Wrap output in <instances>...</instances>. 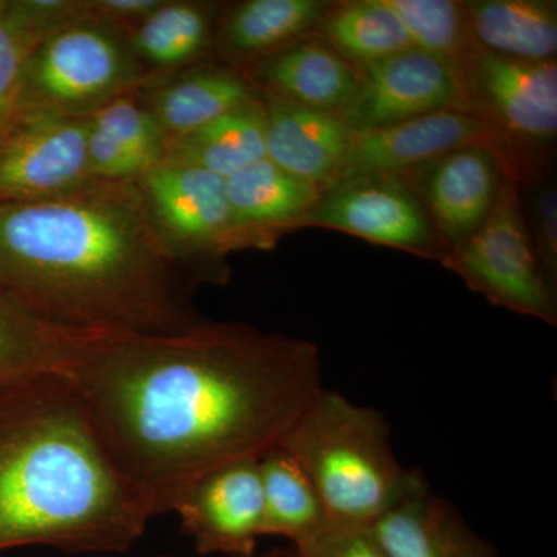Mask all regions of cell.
<instances>
[{"label": "cell", "mask_w": 557, "mask_h": 557, "mask_svg": "<svg viewBox=\"0 0 557 557\" xmlns=\"http://www.w3.org/2000/svg\"><path fill=\"white\" fill-rule=\"evenodd\" d=\"M159 79L135 57L124 33L97 22H79L47 36L32 51L14 112L87 116Z\"/></svg>", "instance_id": "cell-5"}, {"label": "cell", "mask_w": 557, "mask_h": 557, "mask_svg": "<svg viewBox=\"0 0 557 557\" xmlns=\"http://www.w3.org/2000/svg\"><path fill=\"white\" fill-rule=\"evenodd\" d=\"M370 528L391 557H497L418 469L408 490Z\"/></svg>", "instance_id": "cell-14"}, {"label": "cell", "mask_w": 557, "mask_h": 557, "mask_svg": "<svg viewBox=\"0 0 557 557\" xmlns=\"http://www.w3.org/2000/svg\"><path fill=\"white\" fill-rule=\"evenodd\" d=\"M166 247L201 282L225 278L219 260L234 247L226 178L161 161L135 180Z\"/></svg>", "instance_id": "cell-7"}, {"label": "cell", "mask_w": 557, "mask_h": 557, "mask_svg": "<svg viewBox=\"0 0 557 557\" xmlns=\"http://www.w3.org/2000/svg\"><path fill=\"white\" fill-rule=\"evenodd\" d=\"M386 2L405 25L413 47L445 62L456 73L469 100L468 73L478 53L479 44L469 32L465 5L449 0Z\"/></svg>", "instance_id": "cell-27"}, {"label": "cell", "mask_w": 557, "mask_h": 557, "mask_svg": "<svg viewBox=\"0 0 557 557\" xmlns=\"http://www.w3.org/2000/svg\"><path fill=\"white\" fill-rule=\"evenodd\" d=\"M366 67L354 97L336 113L354 132L383 129L442 110L475 115L456 73L417 47Z\"/></svg>", "instance_id": "cell-10"}, {"label": "cell", "mask_w": 557, "mask_h": 557, "mask_svg": "<svg viewBox=\"0 0 557 557\" xmlns=\"http://www.w3.org/2000/svg\"><path fill=\"white\" fill-rule=\"evenodd\" d=\"M259 91L319 112L338 113L357 90L359 76L346 58L321 42L304 40L256 62Z\"/></svg>", "instance_id": "cell-19"}, {"label": "cell", "mask_w": 557, "mask_h": 557, "mask_svg": "<svg viewBox=\"0 0 557 557\" xmlns=\"http://www.w3.org/2000/svg\"><path fill=\"white\" fill-rule=\"evenodd\" d=\"M322 189L262 159L226 178L234 247L270 242L296 228L321 199Z\"/></svg>", "instance_id": "cell-16"}, {"label": "cell", "mask_w": 557, "mask_h": 557, "mask_svg": "<svg viewBox=\"0 0 557 557\" xmlns=\"http://www.w3.org/2000/svg\"><path fill=\"white\" fill-rule=\"evenodd\" d=\"M141 90L121 95L86 116L94 178L138 180L163 161L166 135L146 108Z\"/></svg>", "instance_id": "cell-17"}, {"label": "cell", "mask_w": 557, "mask_h": 557, "mask_svg": "<svg viewBox=\"0 0 557 557\" xmlns=\"http://www.w3.org/2000/svg\"><path fill=\"white\" fill-rule=\"evenodd\" d=\"M259 94L267 116V159L324 190L346 157L355 132L336 113Z\"/></svg>", "instance_id": "cell-15"}, {"label": "cell", "mask_w": 557, "mask_h": 557, "mask_svg": "<svg viewBox=\"0 0 557 557\" xmlns=\"http://www.w3.org/2000/svg\"><path fill=\"white\" fill-rule=\"evenodd\" d=\"M200 282L157 233L135 180L0 205V289L50 324L178 335L205 321Z\"/></svg>", "instance_id": "cell-2"}, {"label": "cell", "mask_w": 557, "mask_h": 557, "mask_svg": "<svg viewBox=\"0 0 557 557\" xmlns=\"http://www.w3.org/2000/svg\"><path fill=\"white\" fill-rule=\"evenodd\" d=\"M263 496V536L288 539L293 547L306 544L332 525L317 486L281 445L259 457Z\"/></svg>", "instance_id": "cell-26"}, {"label": "cell", "mask_w": 557, "mask_h": 557, "mask_svg": "<svg viewBox=\"0 0 557 557\" xmlns=\"http://www.w3.org/2000/svg\"><path fill=\"white\" fill-rule=\"evenodd\" d=\"M64 375L156 516L209 469L281 445L322 387L317 344L208 319L178 335L97 333Z\"/></svg>", "instance_id": "cell-1"}, {"label": "cell", "mask_w": 557, "mask_h": 557, "mask_svg": "<svg viewBox=\"0 0 557 557\" xmlns=\"http://www.w3.org/2000/svg\"><path fill=\"white\" fill-rule=\"evenodd\" d=\"M324 10L318 0H247L226 11L214 46L226 60L255 64L296 44Z\"/></svg>", "instance_id": "cell-21"}, {"label": "cell", "mask_w": 557, "mask_h": 557, "mask_svg": "<svg viewBox=\"0 0 557 557\" xmlns=\"http://www.w3.org/2000/svg\"><path fill=\"white\" fill-rule=\"evenodd\" d=\"M325 35L339 54L364 65L413 47L405 25L386 0L343 3L325 21Z\"/></svg>", "instance_id": "cell-28"}, {"label": "cell", "mask_w": 557, "mask_h": 557, "mask_svg": "<svg viewBox=\"0 0 557 557\" xmlns=\"http://www.w3.org/2000/svg\"><path fill=\"white\" fill-rule=\"evenodd\" d=\"M317 486L332 523L370 528L408 490L380 410L321 387L281 443Z\"/></svg>", "instance_id": "cell-4"}, {"label": "cell", "mask_w": 557, "mask_h": 557, "mask_svg": "<svg viewBox=\"0 0 557 557\" xmlns=\"http://www.w3.org/2000/svg\"><path fill=\"white\" fill-rule=\"evenodd\" d=\"M160 557H171V556H160Z\"/></svg>", "instance_id": "cell-33"}, {"label": "cell", "mask_w": 557, "mask_h": 557, "mask_svg": "<svg viewBox=\"0 0 557 557\" xmlns=\"http://www.w3.org/2000/svg\"><path fill=\"white\" fill-rule=\"evenodd\" d=\"M91 178L86 116L16 110L0 131V205L51 199Z\"/></svg>", "instance_id": "cell-8"}, {"label": "cell", "mask_w": 557, "mask_h": 557, "mask_svg": "<svg viewBox=\"0 0 557 557\" xmlns=\"http://www.w3.org/2000/svg\"><path fill=\"white\" fill-rule=\"evenodd\" d=\"M497 170L496 153L479 146L437 160L428 183L429 209L450 248L463 245L486 219L496 199Z\"/></svg>", "instance_id": "cell-20"}, {"label": "cell", "mask_w": 557, "mask_h": 557, "mask_svg": "<svg viewBox=\"0 0 557 557\" xmlns=\"http://www.w3.org/2000/svg\"><path fill=\"white\" fill-rule=\"evenodd\" d=\"M534 240L542 267L557 284V197L553 186L537 190L533 201Z\"/></svg>", "instance_id": "cell-31"}, {"label": "cell", "mask_w": 557, "mask_h": 557, "mask_svg": "<svg viewBox=\"0 0 557 557\" xmlns=\"http://www.w3.org/2000/svg\"><path fill=\"white\" fill-rule=\"evenodd\" d=\"M505 139L497 123L460 110H442L383 129L355 132L346 157L324 190L348 180L394 175L469 146L494 152Z\"/></svg>", "instance_id": "cell-11"}, {"label": "cell", "mask_w": 557, "mask_h": 557, "mask_svg": "<svg viewBox=\"0 0 557 557\" xmlns=\"http://www.w3.org/2000/svg\"><path fill=\"white\" fill-rule=\"evenodd\" d=\"M302 225L329 226L409 251H428L432 245L426 212L394 175L359 177L329 188Z\"/></svg>", "instance_id": "cell-12"}, {"label": "cell", "mask_w": 557, "mask_h": 557, "mask_svg": "<svg viewBox=\"0 0 557 557\" xmlns=\"http://www.w3.org/2000/svg\"><path fill=\"white\" fill-rule=\"evenodd\" d=\"M293 548L296 557H391L373 534L372 528L335 523L306 544Z\"/></svg>", "instance_id": "cell-30"}, {"label": "cell", "mask_w": 557, "mask_h": 557, "mask_svg": "<svg viewBox=\"0 0 557 557\" xmlns=\"http://www.w3.org/2000/svg\"><path fill=\"white\" fill-rule=\"evenodd\" d=\"M468 95L479 116L485 109V120H497L512 134L536 141H547L556 135L555 60H512L479 46L468 73Z\"/></svg>", "instance_id": "cell-13"}, {"label": "cell", "mask_w": 557, "mask_h": 557, "mask_svg": "<svg viewBox=\"0 0 557 557\" xmlns=\"http://www.w3.org/2000/svg\"><path fill=\"white\" fill-rule=\"evenodd\" d=\"M469 32L483 50L522 61L555 60L556 2L483 0L465 5Z\"/></svg>", "instance_id": "cell-25"}, {"label": "cell", "mask_w": 557, "mask_h": 557, "mask_svg": "<svg viewBox=\"0 0 557 557\" xmlns=\"http://www.w3.org/2000/svg\"><path fill=\"white\" fill-rule=\"evenodd\" d=\"M445 263L494 306L556 325V282L528 236L515 180L498 185L482 225Z\"/></svg>", "instance_id": "cell-6"}, {"label": "cell", "mask_w": 557, "mask_h": 557, "mask_svg": "<svg viewBox=\"0 0 557 557\" xmlns=\"http://www.w3.org/2000/svg\"><path fill=\"white\" fill-rule=\"evenodd\" d=\"M215 7L194 0H163L127 36L145 69L159 78L189 69L214 46Z\"/></svg>", "instance_id": "cell-22"}, {"label": "cell", "mask_w": 557, "mask_h": 557, "mask_svg": "<svg viewBox=\"0 0 557 557\" xmlns=\"http://www.w3.org/2000/svg\"><path fill=\"white\" fill-rule=\"evenodd\" d=\"M166 511L177 512L200 555L255 557L263 536L259 458L209 469L180 487Z\"/></svg>", "instance_id": "cell-9"}, {"label": "cell", "mask_w": 557, "mask_h": 557, "mask_svg": "<svg viewBox=\"0 0 557 557\" xmlns=\"http://www.w3.org/2000/svg\"><path fill=\"white\" fill-rule=\"evenodd\" d=\"M267 116L260 94L193 134L166 143L163 161L186 164L228 178L267 159Z\"/></svg>", "instance_id": "cell-23"}, {"label": "cell", "mask_w": 557, "mask_h": 557, "mask_svg": "<svg viewBox=\"0 0 557 557\" xmlns=\"http://www.w3.org/2000/svg\"><path fill=\"white\" fill-rule=\"evenodd\" d=\"M258 95L247 75L228 69H186L141 90L166 141L193 134Z\"/></svg>", "instance_id": "cell-18"}, {"label": "cell", "mask_w": 557, "mask_h": 557, "mask_svg": "<svg viewBox=\"0 0 557 557\" xmlns=\"http://www.w3.org/2000/svg\"><path fill=\"white\" fill-rule=\"evenodd\" d=\"M258 557H296V552H295V548H293V547L274 548V549H271V552L265 553V555L258 556Z\"/></svg>", "instance_id": "cell-32"}, {"label": "cell", "mask_w": 557, "mask_h": 557, "mask_svg": "<svg viewBox=\"0 0 557 557\" xmlns=\"http://www.w3.org/2000/svg\"><path fill=\"white\" fill-rule=\"evenodd\" d=\"M153 516L113 467L64 373L0 384V552L124 553Z\"/></svg>", "instance_id": "cell-3"}, {"label": "cell", "mask_w": 557, "mask_h": 557, "mask_svg": "<svg viewBox=\"0 0 557 557\" xmlns=\"http://www.w3.org/2000/svg\"><path fill=\"white\" fill-rule=\"evenodd\" d=\"M91 335L50 324L0 289V384L67 372Z\"/></svg>", "instance_id": "cell-24"}, {"label": "cell", "mask_w": 557, "mask_h": 557, "mask_svg": "<svg viewBox=\"0 0 557 557\" xmlns=\"http://www.w3.org/2000/svg\"><path fill=\"white\" fill-rule=\"evenodd\" d=\"M36 47L38 46L14 24L9 0H0V131L9 123L16 109L22 72Z\"/></svg>", "instance_id": "cell-29"}]
</instances>
